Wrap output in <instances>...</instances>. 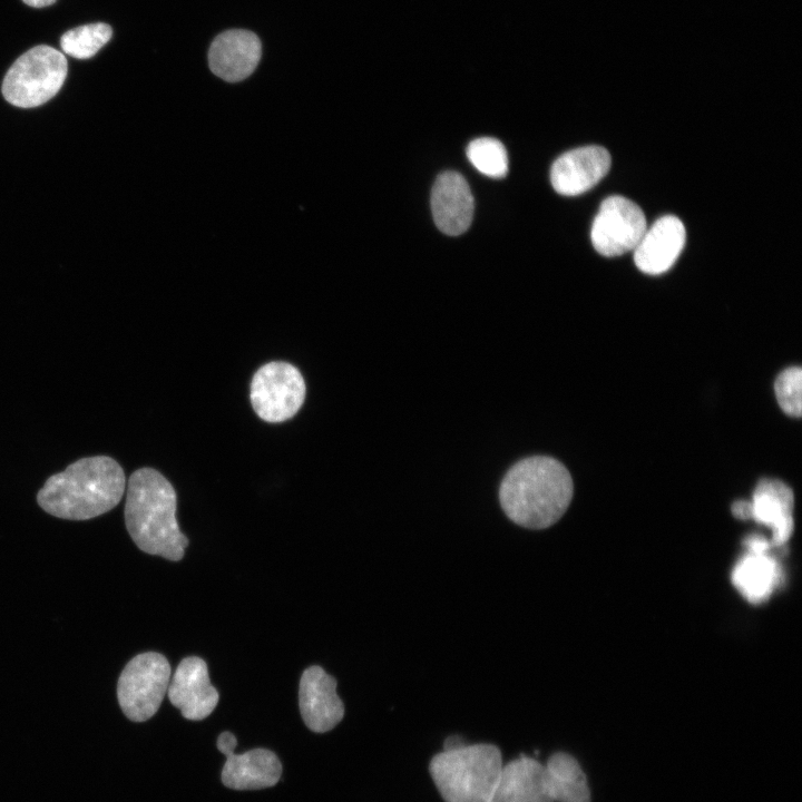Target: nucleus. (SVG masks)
Segmentation results:
<instances>
[{
    "mask_svg": "<svg viewBox=\"0 0 802 802\" xmlns=\"http://www.w3.org/2000/svg\"><path fill=\"white\" fill-rule=\"evenodd\" d=\"M574 492L567 468L547 456H534L515 463L499 488L506 516L529 529H545L566 512Z\"/></svg>",
    "mask_w": 802,
    "mask_h": 802,
    "instance_id": "nucleus-1",
    "label": "nucleus"
},
{
    "mask_svg": "<svg viewBox=\"0 0 802 802\" xmlns=\"http://www.w3.org/2000/svg\"><path fill=\"white\" fill-rule=\"evenodd\" d=\"M125 487V472L115 459L86 457L49 477L39 490L37 501L55 517L87 520L115 508Z\"/></svg>",
    "mask_w": 802,
    "mask_h": 802,
    "instance_id": "nucleus-2",
    "label": "nucleus"
},
{
    "mask_svg": "<svg viewBox=\"0 0 802 802\" xmlns=\"http://www.w3.org/2000/svg\"><path fill=\"white\" fill-rule=\"evenodd\" d=\"M177 497L172 483L153 468L134 471L125 503L127 530L144 552L180 560L188 546L176 520Z\"/></svg>",
    "mask_w": 802,
    "mask_h": 802,
    "instance_id": "nucleus-3",
    "label": "nucleus"
},
{
    "mask_svg": "<svg viewBox=\"0 0 802 802\" xmlns=\"http://www.w3.org/2000/svg\"><path fill=\"white\" fill-rule=\"evenodd\" d=\"M502 765L500 750L481 743L443 750L429 771L444 802H490Z\"/></svg>",
    "mask_w": 802,
    "mask_h": 802,
    "instance_id": "nucleus-4",
    "label": "nucleus"
},
{
    "mask_svg": "<svg viewBox=\"0 0 802 802\" xmlns=\"http://www.w3.org/2000/svg\"><path fill=\"white\" fill-rule=\"evenodd\" d=\"M67 59L57 49L40 45L21 55L2 82V95L21 108L40 106L51 99L67 77Z\"/></svg>",
    "mask_w": 802,
    "mask_h": 802,
    "instance_id": "nucleus-5",
    "label": "nucleus"
},
{
    "mask_svg": "<svg viewBox=\"0 0 802 802\" xmlns=\"http://www.w3.org/2000/svg\"><path fill=\"white\" fill-rule=\"evenodd\" d=\"M170 672L167 658L156 652L138 654L127 663L118 678L117 697L130 721L155 715L167 694Z\"/></svg>",
    "mask_w": 802,
    "mask_h": 802,
    "instance_id": "nucleus-6",
    "label": "nucleus"
},
{
    "mask_svg": "<svg viewBox=\"0 0 802 802\" xmlns=\"http://www.w3.org/2000/svg\"><path fill=\"white\" fill-rule=\"evenodd\" d=\"M304 379L294 365L273 361L253 375L250 398L255 413L264 421L283 422L296 414L305 399Z\"/></svg>",
    "mask_w": 802,
    "mask_h": 802,
    "instance_id": "nucleus-7",
    "label": "nucleus"
},
{
    "mask_svg": "<svg viewBox=\"0 0 802 802\" xmlns=\"http://www.w3.org/2000/svg\"><path fill=\"white\" fill-rule=\"evenodd\" d=\"M640 207L623 196L603 200L591 226L594 248L607 257L619 256L636 247L646 231Z\"/></svg>",
    "mask_w": 802,
    "mask_h": 802,
    "instance_id": "nucleus-8",
    "label": "nucleus"
},
{
    "mask_svg": "<svg viewBox=\"0 0 802 802\" xmlns=\"http://www.w3.org/2000/svg\"><path fill=\"white\" fill-rule=\"evenodd\" d=\"M745 554L732 570V583L751 604L767 600L783 579L777 560L771 555L769 542L762 536L753 535L744 542Z\"/></svg>",
    "mask_w": 802,
    "mask_h": 802,
    "instance_id": "nucleus-9",
    "label": "nucleus"
},
{
    "mask_svg": "<svg viewBox=\"0 0 802 802\" xmlns=\"http://www.w3.org/2000/svg\"><path fill=\"white\" fill-rule=\"evenodd\" d=\"M167 695L170 703L190 721L207 717L216 707L219 695L211 684L204 659L189 656L178 664L170 677Z\"/></svg>",
    "mask_w": 802,
    "mask_h": 802,
    "instance_id": "nucleus-10",
    "label": "nucleus"
},
{
    "mask_svg": "<svg viewBox=\"0 0 802 802\" xmlns=\"http://www.w3.org/2000/svg\"><path fill=\"white\" fill-rule=\"evenodd\" d=\"M299 705L305 725L316 733L332 730L344 716L336 679L316 665L306 668L301 676Z\"/></svg>",
    "mask_w": 802,
    "mask_h": 802,
    "instance_id": "nucleus-11",
    "label": "nucleus"
},
{
    "mask_svg": "<svg viewBox=\"0 0 802 802\" xmlns=\"http://www.w3.org/2000/svg\"><path fill=\"white\" fill-rule=\"evenodd\" d=\"M612 158L600 146H586L569 150L551 166L554 189L565 196L583 194L594 187L609 170Z\"/></svg>",
    "mask_w": 802,
    "mask_h": 802,
    "instance_id": "nucleus-12",
    "label": "nucleus"
},
{
    "mask_svg": "<svg viewBox=\"0 0 802 802\" xmlns=\"http://www.w3.org/2000/svg\"><path fill=\"white\" fill-rule=\"evenodd\" d=\"M432 216L438 228L451 236L464 233L473 216V196L467 180L456 172L440 174L431 192Z\"/></svg>",
    "mask_w": 802,
    "mask_h": 802,
    "instance_id": "nucleus-13",
    "label": "nucleus"
},
{
    "mask_svg": "<svg viewBox=\"0 0 802 802\" xmlns=\"http://www.w3.org/2000/svg\"><path fill=\"white\" fill-rule=\"evenodd\" d=\"M258 37L248 30H227L218 35L211 45L208 63L217 77L235 82L248 77L261 58Z\"/></svg>",
    "mask_w": 802,
    "mask_h": 802,
    "instance_id": "nucleus-14",
    "label": "nucleus"
},
{
    "mask_svg": "<svg viewBox=\"0 0 802 802\" xmlns=\"http://www.w3.org/2000/svg\"><path fill=\"white\" fill-rule=\"evenodd\" d=\"M686 232L679 218L666 215L646 229L634 248L638 270L658 275L666 272L677 260L685 244Z\"/></svg>",
    "mask_w": 802,
    "mask_h": 802,
    "instance_id": "nucleus-15",
    "label": "nucleus"
},
{
    "mask_svg": "<svg viewBox=\"0 0 802 802\" xmlns=\"http://www.w3.org/2000/svg\"><path fill=\"white\" fill-rule=\"evenodd\" d=\"M751 518L772 530V545H784L794 528V496L789 486L775 479H762L752 497Z\"/></svg>",
    "mask_w": 802,
    "mask_h": 802,
    "instance_id": "nucleus-16",
    "label": "nucleus"
},
{
    "mask_svg": "<svg viewBox=\"0 0 802 802\" xmlns=\"http://www.w3.org/2000/svg\"><path fill=\"white\" fill-rule=\"evenodd\" d=\"M490 802H552L544 765L524 755L502 765Z\"/></svg>",
    "mask_w": 802,
    "mask_h": 802,
    "instance_id": "nucleus-17",
    "label": "nucleus"
},
{
    "mask_svg": "<svg viewBox=\"0 0 802 802\" xmlns=\"http://www.w3.org/2000/svg\"><path fill=\"white\" fill-rule=\"evenodd\" d=\"M281 774L282 764L275 753L254 749L243 754H227L222 781L233 790H260L274 786Z\"/></svg>",
    "mask_w": 802,
    "mask_h": 802,
    "instance_id": "nucleus-18",
    "label": "nucleus"
},
{
    "mask_svg": "<svg viewBox=\"0 0 802 802\" xmlns=\"http://www.w3.org/2000/svg\"><path fill=\"white\" fill-rule=\"evenodd\" d=\"M544 769L546 788L552 802H590L586 775L574 756L564 752L555 753Z\"/></svg>",
    "mask_w": 802,
    "mask_h": 802,
    "instance_id": "nucleus-19",
    "label": "nucleus"
},
{
    "mask_svg": "<svg viewBox=\"0 0 802 802\" xmlns=\"http://www.w3.org/2000/svg\"><path fill=\"white\" fill-rule=\"evenodd\" d=\"M111 35L113 30L109 25L89 23L65 32L61 36L60 46L65 53L74 58L88 59L110 40Z\"/></svg>",
    "mask_w": 802,
    "mask_h": 802,
    "instance_id": "nucleus-20",
    "label": "nucleus"
},
{
    "mask_svg": "<svg viewBox=\"0 0 802 802\" xmlns=\"http://www.w3.org/2000/svg\"><path fill=\"white\" fill-rule=\"evenodd\" d=\"M467 157L488 177L502 178L508 173V155L498 139L490 137L473 139L467 147Z\"/></svg>",
    "mask_w": 802,
    "mask_h": 802,
    "instance_id": "nucleus-21",
    "label": "nucleus"
},
{
    "mask_svg": "<svg viewBox=\"0 0 802 802\" xmlns=\"http://www.w3.org/2000/svg\"><path fill=\"white\" fill-rule=\"evenodd\" d=\"M802 372L799 366L782 371L775 380L774 390L779 405L790 417L801 415Z\"/></svg>",
    "mask_w": 802,
    "mask_h": 802,
    "instance_id": "nucleus-22",
    "label": "nucleus"
},
{
    "mask_svg": "<svg viewBox=\"0 0 802 802\" xmlns=\"http://www.w3.org/2000/svg\"><path fill=\"white\" fill-rule=\"evenodd\" d=\"M237 741L234 734L231 732H223L217 739V749L226 756L233 753L236 747Z\"/></svg>",
    "mask_w": 802,
    "mask_h": 802,
    "instance_id": "nucleus-23",
    "label": "nucleus"
},
{
    "mask_svg": "<svg viewBox=\"0 0 802 802\" xmlns=\"http://www.w3.org/2000/svg\"><path fill=\"white\" fill-rule=\"evenodd\" d=\"M732 512L733 515L739 519H750L751 518V503L747 500H737L732 506Z\"/></svg>",
    "mask_w": 802,
    "mask_h": 802,
    "instance_id": "nucleus-24",
    "label": "nucleus"
},
{
    "mask_svg": "<svg viewBox=\"0 0 802 802\" xmlns=\"http://www.w3.org/2000/svg\"><path fill=\"white\" fill-rule=\"evenodd\" d=\"M463 745H466V744H464V742L462 741L461 737H459V736H457V735H452V736H449V737L444 741V745H443V746H444V750H454V749L461 747V746H463Z\"/></svg>",
    "mask_w": 802,
    "mask_h": 802,
    "instance_id": "nucleus-25",
    "label": "nucleus"
},
{
    "mask_svg": "<svg viewBox=\"0 0 802 802\" xmlns=\"http://www.w3.org/2000/svg\"><path fill=\"white\" fill-rule=\"evenodd\" d=\"M26 4L33 8H43L52 4L56 0H22Z\"/></svg>",
    "mask_w": 802,
    "mask_h": 802,
    "instance_id": "nucleus-26",
    "label": "nucleus"
}]
</instances>
